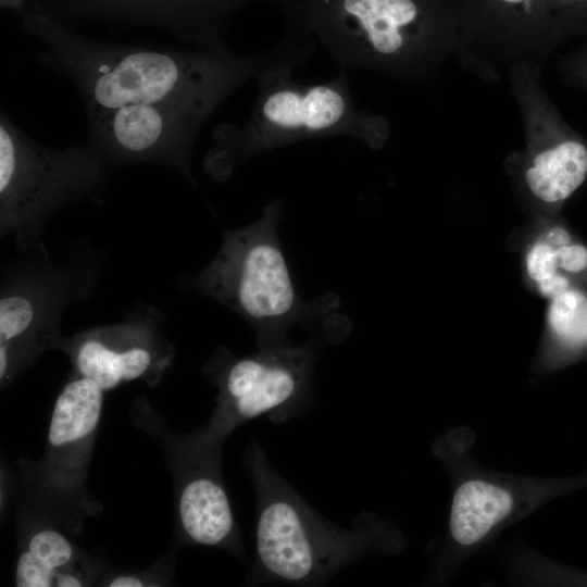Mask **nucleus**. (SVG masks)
I'll return each instance as SVG.
<instances>
[{
    "mask_svg": "<svg viewBox=\"0 0 587 587\" xmlns=\"http://www.w3.org/2000/svg\"><path fill=\"white\" fill-rule=\"evenodd\" d=\"M41 42L42 65L63 74L77 89L88 120L118 108L168 100L216 99L275 65L301 67L315 42L286 29L273 47L252 53H218L95 42L47 21H30Z\"/></svg>",
    "mask_w": 587,
    "mask_h": 587,
    "instance_id": "1",
    "label": "nucleus"
},
{
    "mask_svg": "<svg viewBox=\"0 0 587 587\" xmlns=\"http://www.w3.org/2000/svg\"><path fill=\"white\" fill-rule=\"evenodd\" d=\"M286 13L342 70L427 85L457 48L449 0H294Z\"/></svg>",
    "mask_w": 587,
    "mask_h": 587,
    "instance_id": "2",
    "label": "nucleus"
},
{
    "mask_svg": "<svg viewBox=\"0 0 587 587\" xmlns=\"http://www.w3.org/2000/svg\"><path fill=\"white\" fill-rule=\"evenodd\" d=\"M249 465L258 499L255 569L266 582L317 586L354 561L396 552L399 533L372 513L341 527L314 511L257 445Z\"/></svg>",
    "mask_w": 587,
    "mask_h": 587,
    "instance_id": "3",
    "label": "nucleus"
},
{
    "mask_svg": "<svg viewBox=\"0 0 587 587\" xmlns=\"http://www.w3.org/2000/svg\"><path fill=\"white\" fill-rule=\"evenodd\" d=\"M295 67L275 65L258 77V96L249 120L241 126L222 124L212 135L204 168L214 179L227 180L242 163L299 141L348 136L373 150L390 137L385 115L354 105L348 76L319 84L294 79Z\"/></svg>",
    "mask_w": 587,
    "mask_h": 587,
    "instance_id": "4",
    "label": "nucleus"
},
{
    "mask_svg": "<svg viewBox=\"0 0 587 587\" xmlns=\"http://www.w3.org/2000/svg\"><path fill=\"white\" fill-rule=\"evenodd\" d=\"M283 209L273 200L251 224L224 230L212 261L178 283L238 314L255 332L258 348L288 342L291 326L326 320L339 307L335 297L308 301L296 290L278 237Z\"/></svg>",
    "mask_w": 587,
    "mask_h": 587,
    "instance_id": "5",
    "label": "nucleus"
},
{
    "mask_svg": "<svg viewBox=\"0 0 587 587\" xmlns=\"http://www.w3.org/2000/svg\"><path fill=\"white\" fill-rule=\"evenodd\" d=\"M110 166L89 143L55 150L0 115V233L24 252H47L42 234L64 205L95 198Z\"/></svg>",
    "mask_w": 587,
    "mask_h": 587,
    "instance_id": "6",
    "label": "nucleus"
},
{
    "mask_svg": "<svg viewBox=\"0 0 587 587\" xmlns=\"http://www.w3.org/2000/svg\"><path fill=\"white\" fill-rule=\"evenodd\" d=\"M457 24L454 57L497 83L521 64L542 67L565 41L587 37V0H449Z\"/></svg>",
    "mask_w": 587,
    "mask_h": 587,
    "instance_id": "7",
    "label": "nucleus"
},
{
    "mask_svg": "<svg viewBox=\"0 0 587 587\" xmlns=\"http://www.w3.org/2000/svg\"><path fill=\"white\" fill-rule=\"evenodd\" d=\"M101 262L96 249L82 243L62 263H53L47 252H37L5 268L0 292L2 383L42 350L58 347L63 313L93 292Z\"/></svg>",
    "mask_w": 587,
    "mask_h": 587,
    "instance_id": "8",
    "label": "nucleus"
},
{
    "mask_svg": "<svg viewBox=\"0 0 587 587\" xmlns=\"http://www.w3.org/2000/svg\"><path fill=\"white\" fill-rule=\"evenodd\" d=\"M541 68L521 64L508 74L525 147L509 160L517 186L535 207L553 211L587 179V139L561 115L541 86Z\"/></svg>",
    "mask_w": 587,
    "mask_h": 587,
    "instance_id": "9",
    "label": "nucleus"
},
{
    "mask_svg": "<svg viewBox=\"0 0 587 587\" xmlns=\"http://www.w3.org/2000/svg\"><path fill=\"white\" fill-rule=\"evenodd\" d=\"M316 346L288 342L233 358L222 351L212 375L218 387L214 417L200 441L215 446L239 424L260 416L282 423L308 402Z\"/></svg>",
    "mask_w": 587,
    "mask_h": 587,
    "instance_id": "10",
    "label": "nucleus"
},
{
    "mask_svg": "<svg viewBox=\"0 0 587 587\" xmlns=\"http://www.w3.org/2000/svg\"><path fill=\"white\" fill-rule=\"evenodd\" d=\"M222 102L168 100L125 105L89 121L88 142L110 168L157 163L196 187L191 155L201 127Z\"/></svg>",
    "mask_w": 587,
    "mask_h": 587,
    "instance_id": "11",
    "label": "nucleus"
},
{
    "mask_svg": "<svg viewBox=\"0 0 587 587\" xmlns=\"http://www.w3.org/2000/svg\"><path fill=\"white\" fill-rule=\"evenodd\" d=\"M161 314L142 307L111 325L83 330L60 339L76 375L89 378L104 391L123 383L161 376L173 359V347L161 327Z\"/></svg>",
    "mask_w": 587,
    "mask_h": 587,
    "instance_id": "12",
    "label": "nucleus"
},
{
    "mask_svg": "<svg viewBox=\"0 0 587 587\" xmlns=\"http://www.w3.org/2000/svg\"><path fill=\"white\" fill-rule=\"evenodd\" d=\"M213 461L185 483L178 502L180 525L193 542L227 547L236 541V525L226 490Z\"/></svg>",
    "mask_w": 587,
    "mask_h": 587,
    "instance_id": "13",
    "label": "nucleus"
},
{
    "mask_svg": "<svg viewBox=\"0 0 587 587\" xmlns=\"http://www.w3.org/2000/svg\"><path fill=\"white\" fill-rule=\"evenodd\" d=\"M509 487L491 479L470 478L454 491L449 520L453 541L462 548L478 545L515 509Z\"/></svg>",
    "mask_w": 587,
    "mask_h": 587,
    "instance_id": "14",
    "label": "nucleus"
},
{
    "mask_svg": "<svg viewBox=\"0 0 587 587\" xmlns=\"http://www.w3.org/2000/svg\"><path fill=\"white\" fill-rule=\"evenodd\" d=\"M104 390L93 380L76 375L58 396L48 432L53 460L65 466L74 450L91 440L100 422Z\"/></svg>",
    "mask_w": 587,
    "mask_h": 587,
    "instance_id": "15",
    "label": "nucleus"
},
{
    "mask_svg": "<svg viewBox=\"0 0 587 587\" xmlns=\"http://www.w3.org/2000/svg\"><path fill=\"white\" fill-rule=\"evenodd\" d=\"M548 326L560 342L580 347L587 345V296L569 288L551 298Z\"/></svg>",
    "mask_w": 587,
    "mask_h": 587,
    "instance_id": "16",
    "label": "nucleus"
},
{
    "mask_svg": "<svg viewBox=\"0 0 587 587\" xmlns=\"http://www.w3.org/2000/svg\"><path fill=\"white\" fill-rule=\"evenodd\" d=\"M555 247L544 237L533 242L525 254V270L529 279L546 298L567 290L570 279L559 272Z\"/></svg>",
    "mask_w": 587,
    "mask_h": 587,
    "instance_id": "17",
    "label": "nucleus"
},
{
    "mask_svg": "<svg viewBox=\"0 0 587 587\" xmlns=\"http://www.w3.org/2000/svg\"><path fill=\"white\" fill-rule=\"evenodd\" d=\"M27 550L54 571L68 564L73 558L71 542L61 533L53 529L36 533L29 539Z\"/></svg>",
    "mask_w": 587,
    "mask_h": 587,
    "instance_id": "18",
    "label": "nucleus"
},
{
    "mask_svg": "<svg viewBox=\"0 0 587 587\" xmlns=\"http://www.w3.org/2000/svg\"><path fill=\"white\" fill-rule=\"evenodd\" d=\"M58 572L45 565L29 550L22 552L15 570V585L18 587H49L57 582Z\"/></svg>",
    "mask_w": 587,
    "mask_h": 587,
    "instance_id": "19",
    "label": "nucleus"
},
{
    "mask_svg": "<svg viewBox=\"0 0 587 587\" xmlns=\"http://www.w3.org/2000/svg\"><path fill=\"white\" fill-rule=\"evenodd\" d=\"M557 71L565 84L587 92V37L572 52L559 58Z\"/></svg>",
    "mask_w": 587,
    "mask_h": 587,
    "instance_id": "20",
    "label": "nucleus"
},
{
    "mask_svg": "<svg viewBox=\"0 0 587 587\" xmlns=\"http://www.w3.org/2000/svg\"><path fill=\"white\" fill-rule=\"evenodd\" d=\"M555 247V246H554ZM559 267L570 274H579L587 270V248L570 241L555 247Z\"/></svg>",
    "mask_w": 587,
    "mask_h": 587,
    "instance_id": "21",
    "label": "nucleus"
},
{
    "mask_svg": "<svg viewBox=\"0 0 587 587\" xmlns=\"http://www.w3.org/2000/svg\"><path fill=\"white\" fill-rule=\"evenodd\" d=\"M110 587H142L145 582L135 575H120L114 577L110 584Z\"/></svg>",
    "mask_w": 587,
    "mask_h": 587,
    "instance_id": "22",
    "label": "nucleus"
},
{
    "mask_svg": "<svg viewBox=\"0 0 587 587\" xmlns=\"http://www.w3.org/2000/svg\"><path fill=\"white\" fill-rule=\"evenodd\" d=\"M55 585L59 587H80L83 582L75 575H58Z\"/></svg>",
    "mask_w": 587,
    "mask_h": 587,
    "instance_id": "23",
    "label": "nucleus"
}]
</instances>
